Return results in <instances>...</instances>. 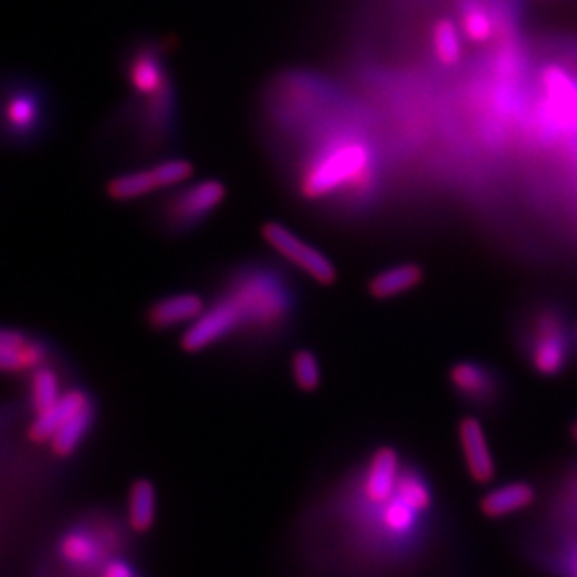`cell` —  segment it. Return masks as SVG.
<instances>
[{"instance_id": "cb8c5ba5", "label": "cell", "mask_w": 577, "mask_h": 577, "mask_svg": "<svg viewBox=\"0 0 577 577\" xmlns=\"http://www.w3.org/2000/svg\"><path fill=\"white\" fill-rule=\"evenodd\" d=\"M419 514L395 494L391 501L381 505V525L389 535L404 537V535L414 531Z\"/></svg>"}, {"instance_id": "f1b7e54d", "label": "cell", "mask_w": 577, "mask_h": 577, "mask_svg": "<svg viewBox=\"0 0 577 577\" xmlns=\"http://www.w3.org/2000/svg\"><path fill=\"white\" fill-rule=\"evenodd\" d=\"M100 577H140L133 566L122 559L107 560L100 568Z\"/></svg>"}, {"instance_id": "4fadbf2b", "label": "cell", "mask_w": 577, "mask_h": 577, "mask_svg": "<svg viewBox=\"0 0 577 577\" xmlns=\"http://www.w3.org/2000/svg\"><path fill=\"white\" fill-rule=\"evenodd\" d=\"M90 398L82 391L62 392V397L57 402L47 408L41 414H36V419L30 425V439L36 444H49L54 438V434L81 409L90 406Z\"/></svg>"}, {"instance_id": "6da1fadb", "label": "cell", "mask_w": 577, "mask_h": 577, "mask_svg": "<svg viewBox=\"0 0 577 577\" xmlns=\"http://www.w3.org/2000/svg\"><path fill=\"white\" fill-rule=\"evenodd\" d=\"M374 176L376 158L370 142L356 131H345L327 137L310 153L301 170L299 191L309 200L368 191L374 187Z\"/></svg>"}, {"instance_id": "52a82bcc", "label": "cell", "mask_w": 577, "mask_h": 577, "mask_svg": "<svg viewBox=\"0 0 577 577\" xmlns=\"http://www.w3.org/2000/svg\"><path fill=\"white\" fill-rule=\"evenodd\" d=\"M227 197V187L219 180H202L187 187L170 202L169 221L180 230H187L205 221Z\"/></svg>"}, {"instance_id": "e0dca14e", "label": "cell", "mask_w": 577, "mask_h": 577, "mask_svg": "<svg viewBox=\"0 0 577 577\" xmlns=\"http://www.w3.org/2000/svg\"><path fill=\"white\" fill-rule=\"evenodd\" d=\"M449 381L460 397L467 400H488L494 395V374L475 361H458L449 368Z\"/></svg>"}, {"instance_id": "d6986e66", "label": "cell", "mask_w": 577, "mask_h": 577, "mask_svg": "<svg viewBox=\"0 0 577 577\" xmlns=\"http://www.w3.org/2000/svg\"><path fill=\"white\" fill-rule=\"evenodd\" d=\"M422 280L425 271L419 263H400L376 275L368 285V292L376 299H392L414 290Z\"/></svg>"}, {"instance_id": "4dcf8cb0", "label": "cell", "mask_w": 577, "mask_h": 577, "mask_svg": "<svg viewBox=\"0 0 577 577\" xmlns=\"http://www.w3.org/2000/svg\"><path fill=\"white\" fill-rule=\"evenodd\" d=\"M570 436H571V439H574V441H576V444H577V420H576V422H574V425H571Z\"/></svg>"}, {"instance_id": "83f0119b", "label": "cell", "mask_w": 577, "mask_h": 577, "mask_svg": "<svg viewBox=\"0 0 577 577\" xmlns=\"http://www.w3.org/2000/svg\"><path fill=\"white\" fill-rule=\"evenodd\" d=\"M152 172L159 189H170V187L186 183L195 172V167L187 159H167V161L153 165Z\"/></svg>"}, {"instance_id": "1f68e13d", "label": "cell", "mask_w": 577, "mask_h": 577, "mask_svg": "<svg viewBox=\"0 0 577 577\" xmlns=\"http://www.w3.org/2000/svg\"><path fill=\"white\" fill-rule=\"evenodd\" d=\"M576 340H577V324H576Z\"/></svg>"}, {"instance_id": "8fae6325", "label": "cell", "mask_w": 577, "mask_h": 577, "mask_svg": "<svg viewBox=\"0 0 577 577\" xmlns=\"http://www.w3.org/2000/svg\"><path fill=\"white\" fill-rule=\"evenodd\" d=\"M129 87L140 100H148L170 84L165 60L152 47H142L128 66Z\"/></svg>"}, {"instance_id": "484cf974", "label": "cell", "mask_w": 577, "mask_h": 577, "mask_svg": "<svg viewBox=\"0 0 577 577\" xmlns=\"http://www.w3.org/2000/svg\"><path fill=\"white\" fill-rule=\"evenodd\" d=\"M397 496L420 514L430 510L434 503L430 486L426 485L425 478L415 471H402L398 480Z\"/></svg>"}, {"instance_id": "ffe728a7", "label": "cell", "mask_w": 577, "mask_h": 577, "mask_svg": "<svg viewBox=\"0 0 577 577\" xmlns=\"http://www.w3.org/2000/svg\"><path fill=\"white\" fill-rule=\"evenodd\" d=\"M464 34L455 19L439 18L430 29L431 54L439 66L456 68L464 59Z\"/></svg>"}, {"instance_id": "8992f818", "label": "cell", "mask_w": 577, "mask_h": 577, "mask_svg": "<svg viewBox=\"0 0 577 577\" xmlns=\"http://www.w3.org/2000/svg\"><path fill=\"white\" fill-rule=\"evenodd\" d=\"M262 236L268 241V246L273 247L280 257L312 277L316 282L329 286L337 280V268L332 266L331 260L285 225L275 221L266 222L262 227Z\"/></svg>"}, {"instance_id": "d4e9b609", "label": "cell", "mask_w": 577, "mask_h": 577, "mask_svg": "<svg viewBox=\"0 0 577 577\" xmlns=\"http://www.w3.org/2000/svg\"><path fill=\"white\" fill-rule=\"evenodd\" d=\"M60 397H62V392H60L57 372L47 367L36 368L32 374V408L36 414L51 408Z\"/></svg>"}, {"instance_id": "9c48e42d", "label": "cell", "mask_w": 577, "mask_h": 577, "mask_svg": "<svg viewBox=\"0 0 577 577\" xmlns=\"http://www.w3.org/2000/svg\"><path fill=\"white\" fill-rule=\"evenodd\" d=\"M458 441L472 483L480 486L490 485L496 478L497 469L483 422L477 417H464L458 422Z\"/></svg>"}, {"instance_id": "f546056e", "label": "cell", "mask_w": 577, "mask_h": 577, "mask_svg": "<svg viewBox=\"0 0 577 577\" xmlns=\"http://www.w3.org/2000/svg\"><path fill=\"white\" fill-rule=\"evenodd\" d=\"M566 577H577V543L566 554Z\"/></svg>"}, {"instance_id": "44dd1931", "label": "cell", "mask_w": 577, "mask_h": 577, "mask_svg": "<svg viewBox=\"0 0 577 577\" xmlns=\"http://www.w3.org/2000/svg\"><path fill=\"white\" fill-rule=\"evenodd\" d=\"M156 510H158V497L156 488L150 480H137L128 499V519L131 529L137 533H147L152 529L156 521Z\"/></svg>"}, {"instance_id": "2e32d148", "label": "cell", "mask_w": 577, "mask_h": 577, "mask_svg": "<svg viewBox=\"0 0 577 577\" xmlns=\"http://www.w3.org/2000/svg\"><path fill=\"white\" fill-rule=\"evenodd\" d=\"M46 359L43 346L27 339L23 332L4 329L0 335V367L4 372L36 370Z\"/></svg>"}, {"instance_id": "30bf717a", "label": "cell", "mask_w": 577, "mask_h": 577, "mask_svg": "<svg viewBox=\"0 0 577 577\" xmlns=\"http://www.w3.org/2000/svg\"><path fill=\"white\" fill-rule=\"evenodd\" d=\"M402 475L400 456L391 447H381L376 450L372 460L368 464L365 480H362V494L368 501L381 507L387 501H391L397 494L398 480Z\"/></svg>"}, {"instance_id": "7a4b0ae2", "label": "cell", "mask_w": 577, "mask_h": 577, "mask_svg": "<svg viewBox=\"0 0 577 577\" xmlns=\"http://www.w3.org/2000/svg\"><path fill=\"white\" fill-rule=\"evenodd\" d=\"M537 100L525 115V128L543 147L577 152V76L565 66L546 64L538 73Z\"/></svg>"}, {"instance_id": "3957f363", "label": "cell", "mask_w": 577, "mask_h": 577, "mask_svg": "<svg viewBox=\"0 0 577 577\" xmlns=\"http://www.w3.org/2000/svg\"><path fill=\"white\" fill-rule=\"evenodd\" d=\"M225 298L238 312L243 327L279 326L290 309V294L285 280L268 269H249L239 275Z\"/></svg>"}, {"instance_id": "7c38bea8", "label": "cell", "mask_w": 577, "mask_h": 577, "mask_svg": "<svg viewBox=\"0 0 577 577\" xmlns=\"http://www.w3.org/2000/svg\"><path fill=\"white\" fill-rule=\"evenodd\" d=\"M535 501H537V488L524 480H516V483L497 486L485 494L478 507L486 518L501 519L527 510L535 505Z\"/></svg>"}, {"instance_id": "7402d4cb", "label": "cell", "mask_w": 577, "mask_h": 577, "mask_svg": "<svg viewBox=\"0 0 577 577\" xmlns=\"http://www.w3.org/2000/svg\"><path fill=\"white\" fill-rule=\"evenodd\" d=\"M158 189L152 169L133 170L128 175L117 176L107 183V195L117 202L142 199Z\"/></svg>"}, {"instance_id": "603a6c76", "label": "cell", "mask_w": 577, "mask_h": 577, "mask_svg": "<svg viewBox=\"0 0 577 577\" xmlns=\"http://www.w3.org/2000/svg\"><path fill=\"white\" fill-rule=\"evenodd\" d=\"M93 408L92 404L88 408L81 409L79 414L73 415L62 428H60L54 438L49 441L54 455L66 456L73 455L77 447L81 445L82 439L87 438L88 431L92 428Z\"/></svg>"}, {"instance_id": "4316f807", "label": "cell", "mask_w": 577, "mask_h": 577, "mask_svg": "<svg viewBox=\"0 0 577 577\" xmlns=\"http://www.w3.org/2000/svg\"><path fill=\"white\" fill-rule=\"evenodd\" d=\"M292 374L301 391L312 392L320 387L321 368L315 354L309 350L296 351L292 359Z\"/></svg>"}, {"instance_id": "5bb4252c", "label": "cell", "mask_w": 577, "mask_h": 577, "mask_svg": "<svg viewBox=\"0 0 577 577\" xmlns=\"http://www.w3.org/2000/svg\"><path fill=\"white\" fill-rule=\"evenodd\" d=\"M458 24L461 34L472 46H486L497 40L501 21L497 19L494 8L483 0H460L458 2Z\"/></svg>"}, {"instance_id": "ac0fdd59", "label": "cell", "mask_w": 577, "mask_h": 577, "mask_svg": "<svg viewBox=\"0 0 577 577\" xmlns=\"http://www.w3.org/2000/svg\"><path fill=\"white\" fill-rule=\"evenodd\" d=\"M60 557L66 565L79 571H90L106 565V549H101L92 533L76 529L68 533L60 543Z\"/></svg>"}, {"instance_id": "9a60e30c", "label": "cell", "mask_w": 577, "mask_h": 577, "mask_svg": "<svg viewBox=\"0 0 577 577\" xmlns=\"http://www.w3.org/2000/svg\"><path fill=\"white\" fill-rule=\"evenodd\" d=\"M206 310L205 299L199 294H176L153 305L148 320L156 329H172L191 326Z\"/></svg>"}, {"instance_id": "5b68a950", "label": "cell", "mask_w": 577, "mask_h": 577, "mask_svg": "<svg viewBox=\"0 0 577 577\" xmlns=\"http://www.w3.org/2000/svg\"><path fill=\"white\" fill-rule=\"evenodd\" d=\"M570 357L568 331L559 316L546 310L537 316L533 324L529 340V361L538 376L555 378L565 370Z\"/></svg>"}, {"instance_id": "277c9868", "label": "cell", "mask_w": 577, "mask_h": 577, "mask_svg": "<svg viewBox=\"0 0 577 577\" xmlns=\"http://www.w3.org/2000/svg\"><path fill=\"white\" fill-rule=\"evenodd\" d=\"M46 93L32 82L16 81L8 87L4 129L13 145H30L46 129Z\"/></svg>"}, {"instance_id": "ba28073f", "label": "cell", "mask_w": 577, "mask_h": 577, "mask_svg": "<svg viewBox=\"0 0 577 577\" xmlns=\"http://www.w3.org/2000/svg\"><path fill=\"white\" fill-rule=\"evenodd\" d=\"M241 329L238 312L225 296L206 309L199 320L192 321L181 337V348L189 354L206 350Z\"/></svg>"}]
</instances>
